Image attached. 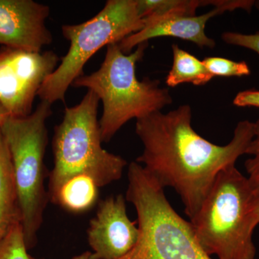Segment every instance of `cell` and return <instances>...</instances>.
I'll return each mask as SVG.
<instances>
[{"label": "cell", "instance_id": "obj_18", "mask_svg": "<svg viewBox=\"0 0 259 259\" xmlns=\"http://www.w3.org/2000/svg\"><path fill=\"white\" fill-rule=\"evenodd\" d=\"M250 158L245 162L250 187L255 192L259 191V117L253 122V138L247 148L246 153Z\"/></svg>", "mask_w": 259, "mask_h": 259}, {"label": "cell", "instance_id": "obj_9", "mask_svg": "<svg viewBox=\"0 0 259 259\" xmlns=\"http://www.w3.org/2000/svg\"><path fill=\"white\" fill-rule=\"evenodd\" d=\"M88 234L93 253L98 259H120L134 248L139 228L127 215L122 194L100 202Z\"/></svg>", "mask_w": 259, "mask_h": 259}, {"label": "cell", "instance_id": "obj_11", "mask_svg": "<svg viewBox=\"0 0 259 259\" xmlns=\"http://www.w3.org/2000/svg\"><path fill=\"white\" fill-rule=\"evenodd\" d=\"M226 13L221 8H214L201 15H168L150 16L143 19L144 28L119 42L121 51L129 54L132 49L151 39L173 37L194 42L201 49H214L216 42L205 33L206 24L209 19Z\"/></svg>", "mask_w": 259, "mask_h": 259}, {"label": "cell", "instance_id": "obj_4", "mask_svg": "<svg viewBox=\"0 0 259 259\" xmlns=\"http://www.w3.org/2000/svg\"><path fill=\"white\" fill-rule=\"evenodd\" d=\"M100 99L89 91L74 107H66L54 130V166L49 175V197L54 203L65 182L78 175L91 177L99 187L122 178L127 162L102 147L97 120Z\"/></svg>", "mask_w": 259, "mask_h": 259}, {"label": "cell", "instance_id": "obj_17", "mask_svg": "<svg viewBox=\"0 0 259 259\" xmlns=\"http://www.w3.org/2000/svg\"><path fill=\"white\" fill-rule=\"evenodd\" d=\"M202 62L214 77H241L250 74L249 66L245 61H235L221 57H207L202 60Z\"/></svg>", "mask_w": 259, "mask_h": 259}, {"label": "cell", "instance_id": "obj_14", "mask_svg": "<svg viewBox=\"0 0 259 259\" xmlns=\"http://www.w3.org/2000/svg\"><path fill=\"white\" fill-rule=\"evenodd\" d=\"M171 49L173 63L166 76L167 86L175 88L185 83L201 86L214 78L209 72L202 61L181 49L177 44H172Z\"/></svg>", "mask_w": 259, "mask_h": 259}, {"label": "cell", "instance_id": "obj_24", "mask_svg": "<svg viewBox=\"0 0 259 259\" xmlns=\"http://www.w3.org/2000/svg\"><path fill=\"white\" fill-rule=\"evenodd\" d=\"M9 117L10 115H8V112L5 111L4 109L0 106V131H1L2 126L4 124L5 120Z\"/></svg>", "mask_w": 259, "mask_h": 259}, {"label": "cell", "instance_id": "obj_6", "mask_svg": "<svg viewBox=\"0 0 259 259\" xmlns=\"http://www.w3.org/2000/svg\"><path fill=\"white\" fill-rule=\"evenodd\" d=\"M51 105L41 101L27 117H8L1 128L11 157L28 249L36 243L49 199L44 187L47 176L44 157L49 142L47 121L52 114Z\"/></svg>", "mask_w": 259, "mask_h": 259}, {"label": "cell", "instance_id": "obj_21", "mask_svg": "<svg viewBox=\"0 0 259 259\" xmlns=\"http://www.w3.org/2000/svg\"><path fill=\"white\" fill-rule=\"evenodd\" d=\"M237 107H254L259 108V90H247L237 94L233 100Z\"/></svg>", "mask_w": 259, "mask_h": 259}, {"label": "cell", "instance_id": "obj_15", "mask_svg": "<svg viewBox=\"0 0 259 259\" xmlns=\"http://www.w3.org/2000/svg\"><path fill=\"white\" fill-rule=\"evenodd\" d=\"M138 13L141 18L168 15H196L202 0H136Z\"/></svg>", "mask_w": 259, "mask_h": 259}, {"label": "cell", "instance_id": "obj_20", "mask_svg": "<svg viewBox=\"0 0 259 259\" xmlns=\"http://www.w3.org/2000/svg\"><path fill=\"white\" fill-rule=\"evenodd\" d=\"M254 5L255 0H202V7L212 5L225 12L240 9L250 13Z\"/></svg>", "mask_w": 259, "mask_h": 259}, {"label": "cell", "instance_id": "obj_5", "mask_svg": "<svg viewBox=\"0 0 259 259\" xmlns=\"http://www.w3.org/2000/svg\"><path fill=\"white\" fill-rule=\"evenodd\" d=\"M126 200L134 204L139 237L120 259H213L202 248L190 222L172 207L164 188L136 161L128 167Z\"/></svg>", "mask_w": 259, "mask_h": 259}, {"label": "cell", "instance_id": "obj_22", "mask_svg": "<svg viewBox=\"0 0 259 259\" xmlns=\"http://www.w3.org/2000/svg\"><path fill=\"white\" fill-rule=\"evenodd\" d=\"M253 207L257 218H258L259 222V191L255 192L254 199H253Z\"/></svg>", "mask_w": 259, "mask_h": 259}, {"label": "cell", "instance_id": "obj_7", "mask_svg": "<svg viewBox=\"0 0 259 259\" xmlns=\"http://www.w3.org/2000/svg\"><path fill=\"white\" fill-rule=\"evenodd\" d=\"M144 25L136 0H109L103 9L88 21L63 25L62 35L70 42L69 51L42 83L37 96L51 105L64 102L68 89L82 76L83 66L95 53L105 46L119 44L140 31Z\"/></svg>", "mask_w": 259, "mask_h": 259}, {"label": "cell", "instance_id": "obj_12", "mask_svg": "<svg viewBox=\"0 0 259 259\" xmlns=\"http://www.w3.org/2000/svg\"><path fill=\"white\" fill-rule=\"evenodd\" d=\"M18 223H21L18 190L9 150L0 131V243Z\"/></svg>", "mask_w": 259, "mask_h": 259}, {"label": "cell", "instance_id": "obj_8", "mask_svg": "<svg viewBox=\"0 0 259 259\" xmlns=\"http://www.w3.org/2000/svg\"><path fill=\"white\" fill-rule=\"evenodd\" d=\"M60 61L54 51L0 49V106L10 117H24L32 113L39 90Z\"/></svg>", "mask_w": 259, "mask_h": 259}, {"label": "cell", "instance_id": "obj_25", "mask_svg": "<svg viewBox=\"0 0 259 259\" xmlns=\"http://www.w3.org/2000/svg\"><path fill=\"white\" fill-rule=\"evenodd\" d=\"M254 7L256 8L257 10L259 12V0H255Z\"/></svg>", "mask_w": 259, "mask_h": 259}, {"label": "cell", "instance_id": "obj_23", "mask_svg": "<svg viewBox=\"0 0 259 259\" xmlns=\"http://www.w3.org/2000/svg\"><path fill=\"white\" fill-rule=\"evenodd\" d=\"M72 259H98L95 257L93 253L90 251L84 252L81 254L76 255Z\"/></svg>", "mask_w": 259, "mask_h": 259}, {"label": "cell", "instance_id": "obj_1", "mask_svg": "<svg viewBox=\"0 0 259 259\" xmlns=\"http://www.w3.org/2000/svg\"><path fill=\"white\" fill-rule=\"evenodd\" d=\"M190 105L163 113L153 112L136 120V133L144 146L136 159L163 187L180 195L190 219L212 188L220 172L235 166L253 138V122L237 124L231 141L218 146L204 139L192 125Z\"/></svg>", "mask_w": 259, "mask_h": 259}, {"label": "cell", "instance_id": "obj_2", "mask_svg": "<svg viewBox=\"0 0 259 259\" xmlns=\"http://www.w3.org/2000/svg\"><path fill=\"white\" fill-rule=\"evenodd\" d=\"M148 42L138 46L131 54L121 51L118 44L107 47L106 55L100 69L77 78L71 86L93 92L101 100L103 112L100 122L102 142L108 143L126 122L161 111L173 99L160 81L136 77V65L144 58Z\"/></svg>", "mask_w": 259, "mask_h": 259}, {"label": "cell", "instance_id": "obj_16", "mask_svg": "<svg viewBox=\"0 0 259 259\" xmlns=\"http://www.w3.org/2000/svg\"><path fill=\"white\" fill-rule=\"evenodd\" d=\"M28 250L23 227L21 223H18L0 243V259H42L31 256Z\"/></svg>", "mask_w": 259, "mask_h": 259}, {"label": "cell", "instance_id": "obj_3", "mask_svg": "<svg viewBox=\"0 0 259 259\" xmlns=\"http://www.w3.org/2000/svg\"><path fill=\"white\" fill-rule=\"evenodd\" d=\"M255 191L231 166L220 172L190 224L202 248L218 259H255L253 232L259 224Z\"/></svg>", "mask_w": 259, "mask_h": 259}, {"label": "cell", "instance_id": "obj_10", "mask_svg": "<svg viewBox=\"0 0 259 259\" xmlns=\"http://www.w3.org/2000/svg\"><path fill=\"white\" fill-rule=\"evenodd\" d=\"M49 13V6L32 0H0V45L41 53L53 41L46 25Z\"/></svg>", "mask_w": 259, "mask_h": 259}, {"label": "cell", "instance_id": "obj_13", "mask_svg": "<svg viewBox=\"0 0 259 259\" xmlns=\"http://www.w3.org/2000/svg\"><path fill=\"white\" fill-rule=\"evenodd\" d=\"M99 188L91 177L78 175L65 182L54 204L70 212H87L97 203Z\"/></svg>", "mask_w": 259, "mask_h": 259}, {"label": "cell", "instance_id": "obj_19", "mask_svg": "<svg viewBox=\"0 0 259 259\" xmlns=\"http://www.w3.org/2000/svg\"><path fill=\"white\" fill-rule=\"evenodd\" d=\"M222 40L229 45L236 46L255 51L259 54V31L254 34H243L238 32H223Z\"/></svg>", "mask_w": 259, "mask_h": 259}]
</instances>
